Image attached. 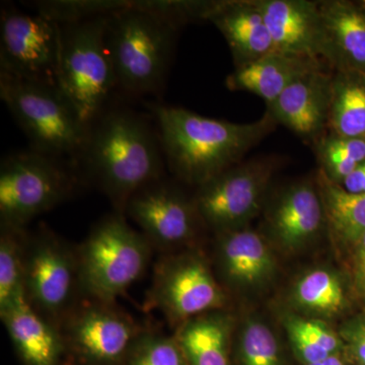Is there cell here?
I'll return each instance as SVG.
<instances>
[{
    "mask_svg": "<svg viewBox=\"0 0 365 365\" xmlns=\"http://www.w3.org/2000/svg\"><path fill=\"white\" fill-rule=\"evenodd\" d=\"M322 59L331 71L365 73V9L341 0L319 1Z\"/></svg>",
    "mask_w": 365,
    "mask_h": 365,
    "instance_id": "d6986e66",
    "label": "cell"
},
{
    "mask_svg": "<svg viewBox=\"0 0 365 365\" xmlns=\"http://www.w3.org/2000/svg\"><path fill=\"white\" fill-rule=\"evenodd\" d=\"M216 1H175L143 0L133 1L134 6L162 19L178 30L192 21H207Z\"/></svg>",
    "mask_w": 365,
    "mask_h": 365,
    "instance_id": "1f68e13d",
    "label": "cell"
},
{
    "mask_svg": "<svg viewBox=\"0 0 365 365\" xmlns=\"http://www.w3.org/2000/svg\"><path fill=\"white\" fill-rule=\"evenodd\" d=\"M108 18L59 25L57 88L88 128L107 109L110 96L117 88L107 45Z\"/></svg>",
    "mask_w": 365,
    "mask_h": 365,
    "instance_id": "277c9868",
    "label": "cell"
},
{
    "mask_svg": "<svg viewBox=\"0 0 365 365\" xmlns=\"http://www.w3.org/2000/svg\"><path fill=\"white\" fill-rule=\"evenodd\" d=\"M76 160L122 215L136 192L162 179L165 167L157 128L126 108L102 113Z\"/></svg>",
    "mask_w": 365,
    "mask_h": 365,
    "instance_id": "7a4b0ae2",
    "label": "cell"
},
{
    "mask_svg": "<svg viewBox=\"0 0 365 365\" xmlns=\"http://www.w3.org/2000/svg\"><path fill=\"white\" fill-rule=\"evenodd\" d=\"M1 314L19 354L26 365H57L63 343L57 330L37 313L26 294Z\"/></svg>",
    "mask_w": 365,
    "mask_h": 365,
    "instance_id": "44dd1931",
    "label": "cell"
},
{
    "mask_svg": "<svg viewBox=\"0 0 365 365\" xmlns=\"http://www.w3.org/2000/svg\"><path fill=\"white\" fill-rule=\"evenodd\" d=\"M283 323L294 354L304 365L317 364L343 349L341 336L322 319L287 314Z\"/></svg>",
    "mask_w": 365,
    "mask_h": 365,
    "instance_id": "484cf974",
    "label": "cell"
},
{
    "mask_svg": "<svg viewBox=\"0 0 365 365\" xmlns=\"http://www.w3.org/2000/svg\"><path fill=\"white\" fill-rule=\"evenodd\" d=\"M21 228L2 227L0 239V314L26 294L25 258L18 234Z\"/></svg>",
    "mask_w": 365,
    "mask_h": 365,
    "instance_id": "83f0119b",
    "label": "cell"
},
{
    "mask_svg": "<svg viewBox=\"0 0 365 365\" xmlns=\"http://www.w3.org/2000/svg\"><path fill=\"white\" fill-rule=\"evenodd\" d=\"M276 52L323 61L319 1L259 0Z\"/></svg>",
    "mask_w": 365,
    "mask_h": 365,
    "instance_id": "2e32d148",
    "label": "cell"
},
{
    "mask_svg": "<svg viewBox=\"0 0 365 365\" xmlns=\"http://www.w3.org/2000/svg\"><path fill=\"white\" fill-rule=\"evenodd\" d=\"M317 185L325 207L328 227L343 241L352 244L365 232V193L345 191L319 170Z\"/></svg>",
    "mask_w": 365,
    "mask_h": 365,
    "instance_id": "cb8c5ba5",
    "label": "cell"
},
{
    "mask_svg": "<svg viewBox=\"0 0 365 365\" xmlns=\"http://www.w3.org/2000/svg\"><path fill=\"white\" fill-rule=\"evenodd\" d=\"M128 365H188L176 338L138 335L128 354Z\"/></svg>",
    "mask_w": 365,
    "mask_h": 365,
    "instance_id": "4dcf8cb0",
    "label": "cell"
},
{
    "mask_svg": "<svg viewBox=\"0 0 365 365\" xmlns=\"http://www.w3.org/2000/svg\"><path fill=\"white\" fill-rule=\"evenodd\" d=\"M148 108L165 165L178 180L197 188L242 163L278 125L268 111L258 121L239 124L174 106L157 103Z\"/></svg>",
    "mask_w": 365,
    "mask_h": 365,
    "instance_id": "6da1fadb",
    "label": "cell"
},
{
    "mask_svg": "<svg viewBox=\"0 0 365 365\" xmlns=\"http://www.w3.org/2000/svg\"><path fill=\"white\" fill-rule=\"evenodd\" d=\"M107 216L95 225L79 250L78 280L91 297L109 304L144 272L150 244L124 220Z\"/></svg>",
    "mask_w": 365,
    "mask_h": 365,
    "instance_id": "8992f818",
    "label": "cell"
},
{
    "mask_svg": "<svg viewBox=\"0 0 365 365\" xmlns=\"http://www.w3.org/2000/svg\"><path fill=\"white\" fill-rule=\"evenodd\" d=\"M274 158L237 163L197 188L194 202L203 225L216 234L248 227L265 202Z\"/></svg>",
    "mask_w": 365,
    "mask_h": 365,
    "instance_id": "ba28073f",
    "label": "cell"
},
{
    "mask_svg": "<svg viewBox=\"0 0 365 365\" xmlns=\"http://www.w3.org/2000/svg\"><path fill=\"white\" fill-rule=\"evenodd\" d=\"M294 306L319 318H332L345 307L344 288L337 274L329 269H313L300 276L292 290Z\"/></svg>",
    "mask_w": 365,
    "mask_h": 365,
    "instance_id": "d4e9b609",
    "label": "cell"
},
{
    "mask_svg": "<svg viewBox=\"0 0 365 365\" xmlns=\"http://www.w3.org/2000/svg\"><path fill=\"white\" fill-rule=\"evenodd\" d=\"M232 329V317L220 309L184 322L175 338L188 365H230Z\"/></svg>",
    "mask_w": 365,
    "mask_h": 365,
    "instance_id": "7402d4cb",
    "label": "cell"
},
{
    "mask_svg": "<svg viewBox=\"0 0 365 365\" xmlns=\"http://www.w3.org/2000/svg\"><path fill=\"white\" fill-rule=\"evenodd\" d=\"M324 66V62L317 60L274 52L237 67L228 74L225 83L230 91H249L258 96L269 108L302 74Z\"/></svg>",
    "mask_w": 365,
    "mask_h": 365,
    "instance_id": "ffe728a7",
    "label": "cell"
},
{
    "mask_svg": "<svg viewBox=\"0 0 365 365\" xmlns=\"http://www.w3.org/2000/svg\"><path fill=\"white\" fill-rule=\"evenodd\" d=\"M340 186L351 194L365 193V162L345 178Z\"/></svg>",
    "mask_w": 365,
    "mask_h": 365,
    "instance_id": "836d02e7",
    "label": "cell"
},
{
    "mask_svg": "<svg viewBox=\"0 0 365 365\" xmlns=\"http://www.w3.org/2000/svg\"><path fill=\"white\" fill-rule=\"evenodd\" d=\"M309 365H346L344 360L340 356V353L337 354L331 355L328 359L322 360V361L317 362V364Z\"/></svg>",
    "mask_w": 365,
    "mask_h": 365,
    "instance_id": "d590c367",
    "label": "cell"
},
{
    "mask_svg": "<svg viewBox=\"0 0 365 365\" xmlns=\"http://www.w3.org/2000/svg\"><path fill=\"white\" fill-rule=\"evenodd\" d=\"M125 212L140 227L146 239L165 248L188 244L202 222L194 198L163 182V178L136 192Z\"/></svg>",
    "mask_w": 365,
    "mask_h": 365,
    "instance_id": "8fae6325",
    "label": "cell"
},
{
    "mask_svg": "<svg viewBox=\"0 0 365 365\" xmlns=\"http://www.w3.org/2000/svg\"><path fill=\"white\" fill-rule=\"evenodd\" d=\"M0 98L28 137L30 148L55 158L78 157L88 127L57 86L0 73Z\"/></svg>",
    "mask_w": 365,
    "mask_h": 365,
    "instance_id": "5b68a950",
    "label": "cell"
},
{
    "mask_svg": "<svg viewBox=\"0 0 365 365\" xmlns=\"http://www.w3.org/2000/svg\"><path fill=\"white\" fill-rule=\"evenodd\" d=\"M178 31L133 1L109 16L107 45L117 88L131 97L158 95L167 81Z\"/></svg>",
    "mask_w": 365,
    "mask_h": 365,
    "instance_id": "3957f363",
    "label": "cell"
},
{
    "mask_svg": "<svg viewBox=\"0 0 365 365\" xmlns=\"http://www.w3.org/2000/svg\"><path fill=\"white\" fill-rule=\"evenodd\" d=\"M364 9H365V4H364Z\"/></svg>",
    "mask_w": 365,
    "mask_h": 365,
    "instance_id": "74e56055",
    "label": "cell"
},
{
    "mask_svg": "<svg viewBox=\"0 0 365 365\" xmlns=\"http://www.w3.org/2000/svg\"><path fill=\"white\" fill-rule=\"evenodd\" d=\"M66 332L83 359L101 365L117 364L127 356L139 335L133 322L102 302L76 313Z\"/></svg>",
    "mask_w": 365,
    "mask_h": 365,
    "instance_id": "9a60e30c",
    "label": "cell"
},
{
    "mask_svg": "<svg viewBox=\"0 0 365 365\" xmlns=\"http://www.w3.org/2000/svg\"><path fill=\"white\" fill-rule=\"evenodd\" d=\"M319 170L331 181L341 184L365 162V139L327 132L314 143Z\"/></svg>",
    "mask_w": 365,
    "mask_h": 365,
    "instance_id": "4316f807",
    "label": "cell"
},
{
    "mask_svg": "<svg viewBox=\"0 0 365 365\" xmlns=\"http://www.w3.org/2000/svg\"><path fill=\"white\" fill-rule=\"evenodd\" d=\"M130 6L129 0H45L30 4L35 13L58 25L109 16Z\"/></svg>",
    "mask_w": 365,
    "mask_h": 365,
    "instance_id": "f546056e",
    "label": "cell"
},
{
    "mask_svg": "<svg viewBox=\"0 0 365 365\" xmlns=\"http://www.w3.org/2000/svg\"><path fill=\"white\" fill-rule=\"evenodd\" d=\"M61 29L40 14L1 11L0 73L57 86Z\"/></svg>",
    "mask_w": 365,
    "mask_h": 365,
    "instance_id": "9c48e42d",
    "label": "cell"
},
{
    "mask_svg": "<svg viewBox=\"0 0 365 365\" xmlns=\"http://www.w3.org/2000/svg\"><path fill=\"white\" fill-rule=\"evenodd\" d=\"M207 21L227 41L235 68L276 52L259 0L216 1Z\"/></svg>",
    "mask_w": 365,
    "mask_h": 365,
    "instance_id": "ac0fdd59",
    "label": "cell"
},
{
    "mask_svg": "<svg viewBox=\"0 0 365 365\" xmlns=\"http://www.w3.org/2000/svg\"><path fill=\"white\" fill-rule=\"evenodd\" d=\"M328 132L365 139V73L333 71Z\"/></svg>",
    "mask_w": 365,
    "mask_h": 365,
    "instance_id": "603a6c76",
    "label": "cell"
},
{
    "mask_svg": "<svg viewBox=\"0 0 365 365\" xmlns=\"http://www.w3.org/2000/svg\"><path fill=\"white\" fill-rule=\"evenodd\" d=\"M76 177L61 158L29 148L2 158L0 216L2 227L21 228L71 195Z\"/></svg>",
    "mask_w": 365,
    "mask_h": 365,
    "instance_id": "52a82bcc",
    "label": "cell"
},
{
    "mask_svg": "<svg viewBox=\"0 0 365 365\" xmlns=\"http://www.w3.org/2000/svg\"><path fill=\"white\" fill-rule=\"evenodd\" d=\"M241 365H283L282 352L272 329L262 319H245L237 337Z\"/></svg>",
    "mask_w": 365,
    "mask_h": 365,
    "instance_id": "f1b7e54d",
    "label": "cell"
},
{
    "mask_svg": "<svg viewBox=\"0 0 365 365\" xmlns=\"http://www.w3.org/2000/svg\"><path fill=\"white\" fill-rule=\"evenodd\" d=\"M357 263L365 261V232L352 242Z\"/></svg>",
    "mask_w": 365,
    "mask_h": 365,
    "instance_id": "e575fe53",
    "label": "cell"
},
{
    "mask_svg": "<svg viewBox=\"0 0 365 365\" xmlns=\"http://www.w3.org/2000/svg\"><path fill=\"white\" fill-rule=\"evenodd\" d=\"M25 258V288L30 304L55 318L68 307L78 277V260L59 240L42 232Z\"/></svg>",
    "mask_w": 365,
    "mask_h": 365,
    "instance_id": "7c38bea8",
    "label": "cell"
},
{
    "mask_svg": "<svg viewBox=\"0 0 365 365\" xmlns=\"http://www.w3.org/2000/svg\"><path fill=\"white\" fill-rule=\"evenodd\" d=\"M217 235L218 267L230 287L257 289L273 279L277 264L263 235L248 227Z\"/></svg>",
    "mask_w": 365,
    "mask_h": 365,
    "instance_id": "e0dca14e",
    "label": "cell"
},
{
    "mask_svg": "<svg viewBox=\"0 0 365 365\" xmlns=\"http://www.w3.org/2000/svg\"><path fill=\"white\" fill-rule=\"evenodd\" d=\"M341 338L346 340L360 364L365 365V319L346 325L341 331Z\"/></svg>",
    "mask_w": 365,
    "mask_h": 365,
    "instance_id": "d6a6232c",
    "label": "cell"
},
{
    "mask_svg": "<svg viewBox=\"0 0 365 365\" xmlns=\"http://www.w3.org/2000/svg\"><path fill=\"white\" fill-rule=\"evenodd\" d=\"M332 76L333 71L326 66L302 74L267 111L278 125L314 144L328 132Z\"/></svg>",
    "mask_w": 365,
    "mask_h": 365,
    "instance_id": "5bb4252c",
    "label": "cell"
},
{
    "mask_svg": "<svg viewBox=\"0 0 365 365\" xmlns=\"http://www.w3.org/2000/svg\"><path fill=\"white\" fill-rule=\"evenodd\" d=\"M150 302L170 321L181 325L200 314L220 311L227 295L202 256L187 253L158 264Z\"/></svg>",
    "mask_w": 365,
    "mask_h": 365,
    "instance_id": "30bf717a",
    "label": "cell"
},
{
    "mask_svg": "<svg viewBox=\"0 0 365 365\" xmlns=\"http://www.w3.org/2000/svg\"><path fill=\"white\" fill-rule=\"evenodd\" d=\"M325 227L328 222L317 182L290 185L275 197L266 212L269 237L288 252L311 244Z\"/></svg>",
    "mask_w": 365,
    "mask_h": 365,
    "instance_id": "4fadbf2b",
    "label": "cell"
},
{
    "mask_svg": "<svg viewBox=\"0 0 365 365\" xmlns=\"http://www.w3.org/2000/svg\"><path fill=\"white\" fill-rule=\"evenodd\" d=\"M357 268H359L360 280H361L362 284L365 287V261L357 263Z\"/></svg>",
    "mask_w": 365,
    "mask_h": 365,
    "instance_id": "8d00e7d4",
    "label": "cell"
}]
</instances>
